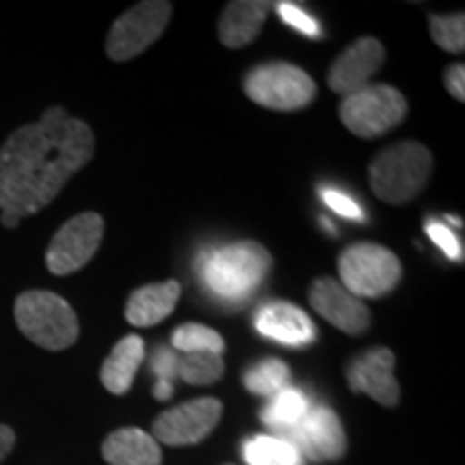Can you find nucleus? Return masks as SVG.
<instances>
[{"instance_id":"12","label":"nucleus","mask_w":465,"mask_h":465,"mask_svg":"<svg viewBox=\"0 0 465 465\" xmlns=\"http://www.w3.org/2000/svg\"><path fill=\"white\" fill-rule=\"evenodd\" d=\"M311 306L322 315L325 322L336 325L341 332L358 336L369 330L371 312L360 298L336 282L334 278H319L312 282L308 293Z\"/></svg>"},{"instance_id":"30","label":"nucleus","mask_w":465,"mask_h":465,"mask_svg":"<svg viewBox=\"0 0 465 465\" xmlns=\"http://www.w3.org/2000/svg\"><path fill=\"white\" fill-rule=\"evenodd\" d=\"M446 89L455 100L463 102L465 100V67L463 65H450L446 69Z\"/></svg>"},{"instance_id":"10","label":"nucleus","mask_w":465,"mask_h":465,"mask_svg":"<svg viewBox=\"0 0 465 465\" xmlns=\"http://www.w3.org/2000/svg\"><path fill=\"white\" fill-rule=\"evenodd\" d=\"M281 438L291 441L302 457L317 463L339 461L347 452V435L341 418L323 405L308 407L306 416Z\"/></svg>"},{"instance_id":"22","label":"nucleus","mask_w":465,"mask_h":465,"mask_svg":"<svg viewBox=\"0 0 465 465\" xmlns=\"http://www.w3.org/2000/svg\"><path fill=\"white\" fill-rule=\"evenodd\" d=\"M289 366L278 358L263 360V362L250 366L243 375V383H246L248 391L261 394V397H274L284 388H289Z\"/></svg>"},{"instance_id":"25","label":"nucleus","mask_w":465,"mask_h":465,"mask_svg":"<svg viewBox=\"0 0 465 465\" xmlns=\"http://www.w3.org/2000/svg\"><path fill=\"white\" fill-rule=\"evenodd\" d=\"M431 22V37L441 50L450 52V54H461L465 50V15H429Z\"/></svg>"},{"instance_id":"24","label":"nucleus","mask_w":465,"mask_h":465,"mask_svg":"<svg viewBox=\"0 0 465 465\" xmlns=\"http://www.w3.org/2000/svg\"><path fill=\"white\" fill-rule=\"evenodd\" d=\"M173 347L174 351L179 353L207 351V353H216V356H223L224 341L216 330L207 328V325L185 323L182 328L174 330Z\"/></svg>"},{"instance_id":"2","label":"nucleus","mask_w":465,"mask_h":465,"mask_svg":"<svg viewBox=\"0 0 465 465\" xmlns=\"http://www.w3.org/2000/svg\"><path fill=\"white\" fill-rule=\"evenodd\" d=\"M272 257L257 242H235L212 250L201 259V281L226 302H243L270 274Z\"/></svg>"},{"instance_id":"26","label":"nucleus","mask_w":465,"mask_h":465,"mask_svg":"<svg viewBox=\"0 0 465 465\" xmlns=\"http://www.w3.org/2000/svg\"><path fill=\"white\" fill-rule=\"evenodd\" d=\"M427 235L431 237V242L435 243V246H440V250L446 254V257L452 261H463L461 242H459L457 232L452 231L450 226L440 223V220H429Z\"/></svg>"},{"instance_id":"16","label":"nucleus","mask_w":465,"mask_h":465,"mask_svg":"<svg viewBox=\"0 0 465 465\" xmlns=\"http://www.w3.org/2000/svg\"><path fill=\"white\" fill-rule=\"evenodd\" d=\"M272 5L263 0H235L229 3L220 15L218 37L226 48H246L257 39Z\"/></svg>"},{"instance_id":"17","label":"nucleus","mask_w":465,"mask_h":465,"mask_svg":"<svg viewBox=\"0 0 465 465\" xmlns=\"http://www.w3.org/2000/svg\"><path fill=\"white\" fill-rule=\"evenodd\" d=\"M182 287L177 281L144 284L127 298L125 319L136 328H149L171 315L177 306Z\"/></svg>"},{"instance_id":"28","label":"nucleus","mask_w":465,"mask_h":465,"mask_svg":"<svg viewBox=\"0 0 465 465\" xmlns=\"http://www.w3.org/2000/svg\"><path fill=\"white\" fill-rule=\"evenodd\" d=\"M278 14H281V17L289 26H293L295 31L308 35V37H319V35H322V28H319L317 22L312 20L306 11H302L298 5L281 3L278 5Z\"/></svg>"},{"instance_id":"31","label":"nucleus","mask_w":465,"mask_h":465,"mask_svg":"<svg viewBox=\"0 0 465 465\" xmlns=\"http://www.w3.org/2000/svg\"><path fill=\"white\" fill-rule=\"evenodd\" d=\"M15 446V433L7 424H0V463L7 459V455Z\"/></svg>"},{"instance_id":"7","label":"nucleus","mask_w":465,"mask_h":465,"mask_svg":"<svg viewBox=\"0 0 465 465\" xmlns=\"http://www.w3.org/2000/svg\"><path fill=\"white\" fill-rule=\"evenodd\" d=\"M407 100L388 84H369L351 93L341 104V121L360 138H377L403 124Z\"/></svg>"},{"instance_id":"11","label":"nucleus","mask_w":465,"mask_h":465,"mask_svg":"<svg viewBox=\"0 0 465 465\" xmlns=\"http://www.w3.org/2000/svg\"><path fill=\"white\" fill-rule=\"evenodd\" d=\"M223 403L213 397H201L171 407L153 422V440L166 446L199 444L218 427Z\"/></svg>"},{"instance_id":"27","label":"nucleus","mask_w":465,"mask_h":465,"mask_svg":"<svg viewBox=\"0 0 465 465\" xmlns=\"http://www.w3.org/2000/svg\"><path fill=\"white\" fill-rule=\"evenodd\" d=\"M319 192H322V199L325 205L332 209V212L339 213V216L349 218V220H364L362 207H360L351 196H347L345 192L336 188H322Z\"/></svg>"},{"instance_id":"32","label":"nucleus","mask_w":465,"mask_h":465,"mask_svg":"<svg viewBox=\"0 0 465 465\" xmlns=\"http://www.w3.org/2000/svg\"><path fill=\"white\" fill-rule=\"evenodd\" d=\"M153 397L158 401H168L173 397V383L171 381H164V380H158L153 386Z\"/></svg>"},{"instance_id":"1","label":"nucleus","mask_w":465,"mask_h":465,"mask_svg":"<svg viewBox=\"0 0 465 465\" xmlns=\"http://www.w3.org/2000/svg\"><path fill=\"white\" fill-rule=\"evenodd\" d=\"M95 153V136L84 121L54 106L22 125L0 147V223L15 229L42 212Z\"/></svg>"},{"instance_id":"5","label":"nucleus","mask_w":465,"mask_h":465,"mask_svg":"<svg viewBox=\"0 0 465 465\" xmlns=\"http://www.w3.org/2000/svg\"><path fill=\"white\" fill-rule=\"evenodd\" d=\"M341 284L360 300H373L397 287L403 270L392 250L377 243H353L339 257Z\"/></svg>"},{"instance_id":"3","label":"nucleus","mask_w":465,"mask_h":465,"mask_svg":"<svg viewBox=\"0 0 465 465\" xmlns=\"http://www.w3.org/2000/svg\"><path fill=\"white\" fill-rule=\"evenodd\" d=\"M433 158L420 143L407 141L383 149L369 166L371 188L375 196L391 205L414 201L429 182Z\"/></svg>"},{"instance_id":"19","label":"nucleus","mask_w":465,"mask_h":465,"mask_svg":"<svg viewBox=\"0 0 465 465\" xmlns=\"http://www.w3.org/2000/svg\"><path fill=\"white\" fill-rule=\"evenodd\" d=\"M144 360V341L130 334L121 339L102 364V383L110 394H125Z\"/></svg>"},{"instance_id":"21","label":"nucleus","mask_w":465,"mask_h":465,"mask_svg":"<svg viewBox=\"0 0 465 465\" xmlns=\"http://www.w3.org/2000/svg\"><path fill=\"white\" fill-rule=\"evenodd\" d=\"M243 459L248 465H302L295 446L276 435H254L243 444Z\"/></svg>"},{"instance_id":"9","label":"nucleus","mask_w":465,"mask_h":465,"mask_svg":"<svg viewBox=\"0 0 465 465\" xmlns=\"http://www.w3.org/2000/svg\"><path fill=\"white\" fill-rule=\"evenodd\" d=\"M104 237V218L95 212H84L67 220L52 237L45 265L50 274L67 276L83 270L100 250Z\"/></svg>"},{"instance_id":"13","label":"nucleus","mask_w":465,"mask_h":465,"mask_svg":"<svg viewBox=\"0 0 465 465\" xmlns=\"http://www.w3.org/2000/svg\"><path fill=\"white\" fill-rule=\"evenodd\" d=\"M347 381L351 392H364L383 407H394L401 399V388L394 377V353L386 347L364 351L349 364Z\"/></svg>"},{"instance_id":"18","label":"nucleus","mask_w":465,"mask_h":465,"mask_svg":"<svg viewBox=\"0 0 465 465\" xmlns=\"http://www.w3.org/2000/svg\"><path fill=\"white\" fill-rule=\"evenodd\" d=\"M102 457L108 465H162L160 444L143 429H116L104 440Z\"/></svg>"},{"instance_id":"6","label":"nucleus","mask_w":465,"mask_h":465,"mask_svg":"<svg viewBox=\"0 0 465 465\" xmlns=\"http://www.w3.org/2000/svg\"><path fill=\"white\" fill-rule=\"evenodd\" d=\"M246 95L259 106L270 110H300L315 100V80L304 69L284 61L263 63L246 75Z\"/></svg>"},{"instance_id":"23","label":"nucleus","mask_w":465,"mask_h":465,"mask_svg":"<svg viewBox=\"0 0 465 465\" xmlns=\"http://www.w3.org/2000/svg\"><path fill=\"white\" fill-rule=\"evenodd\" d=\"M224 373L223 356L207 351L179 353V377L192 386H207L218 381Z\"/></svg>"},{"instance_id":"8","label":"nucleus","mask_w":465,"mask_h":465,"mask_svg":"<svg viewBox=\"0 0 465 465\" xmlns=\"http://www.w3.org/2000/svg\"><path fill=\"white\" fill-rule=\"evenodd\" d=\"M171 14L173 5L164 0H144L134 5L110 28L106 54L116 63L143 54L164 33Z\"/></svg>"},{"instance_id":"29","label":"nucleus","mask_w":465,"mask_h":465,"mask_svg":"<svg viewBox=\"0 0 465 465\" xmlns=\"http://www.w3.org/2000/svg\"><path fill=\"white\" fill-rule=\"evenodd\" d=\"M151 371L158 380L171 381L179 377V351L174 349H158L155 356L151 358Z\"/></svg>"},{"instance_id":"20","label":"nucleus","mask_w":465,"mask_h":465,"mask_svg":"<svg viewBox=\"0 0 465 465\" xmlns=\"http://www.w3.org/2000/svg\"><path fill=\"white\" fill-rule=\"evenodd\" d=\"M308 407L311 405H308L304 392L295 391V388H284V391L274 394V397H270V403L261 411V420L267 427L276 429L278 433H284L289 429H293L306 416Z\"/></svg>"},{"instance_id":"14","label":"nucleus","mask_w":465,"mask_h":465,"mask_svg":"<svg viewBox=\"0 0 465 465\" xmlns=\"http://www.w3.org/2000/svg\"><path fill=\"white\" fill-rule=\"evenodd\" d=\"M386 50L380 39L362 37L353 42L330 67L328 86L339 95H351L371 84V75L383 65Z\"/></svg>"},{"instance_id":"15","label":"nucleus","mask_w":465,"mask_h":465,"mask_svg":"<svg viewBox=\"0 0 465 465\" xmlns=\"http://www.w3.org/2000/svg\"><path fill=\"white\" fill-rule=\"evenodd\" d=\"M254 328L265 339L278 341L282 345L302 347L315 341V325L311 317L289 302H270L263 304L254 315Z\"/></svg>"},{"instance_id":"4","label":"nucleus","mask_w":465,"mask_h":465,"mask_svg":"<svg viewBox=\"0 0 465 465\" xmlns=\"http://www.w3.org/2000/svg\"><path fill=\"white\" fill-rule=\"evenodd\" d=\"M20 332L37 347L61 351L80 336L78 315L69 302L52 291H25L14 306Z\"/></svg>"}]
</instances>
